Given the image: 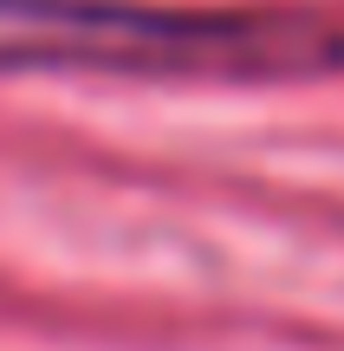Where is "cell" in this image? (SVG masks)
<instances>
[{
  "label": "cell",
  "instance_id": "obj_1",
  "mask_svg": "<svg viewBox=\"0 0 344 351\" xmlns=\"http://www.w3.org/2000/svg\"><path fill=\"white\" fill-rule=\"evenodd\" d=\"M0 72H91L156 85H306L344 72V26L280 7L0 0Z\"/></svg>",
  "mask_w": 344,
  "mask_h": 351
}]
</instances>
